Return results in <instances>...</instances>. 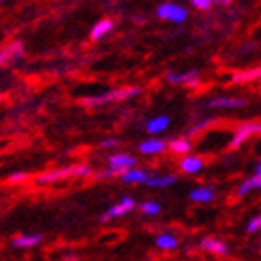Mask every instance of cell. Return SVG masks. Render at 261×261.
Instances as JSON below:
<instances>
[{
  "label": "cell",
  "mask_w": 261,
  "mask_h": 261,
  "mask_svg": "<svg viewBox=\"0 0 261 261\" xmlns=\"http://www.w3.org/2000/svg\"><path fill=\"white\" fill-rule=\"evenodd\" d=\"M92 174V168L86 164H73V166H65V168L50 170L47 174H39L34 181H36V185H49V183H56V181L67 179V177H86Z\"/></svg>",
  "instance_id": "obj_1"
},
{
  "label": "cell",
  "mask_w": 261,
  "mask_h": 261,
  "mask_svg": "<svg viewBox=\"0 0 261 261\" xmlns=\"http://www.w3.org/2000/svg\"><path fill=\"white\" fill-rule=\"evenodd\" d=\"M140 93H142V88H136V86L118 88V90H110V92L101 93V95H92V97L81 99V105H84V107H99V105L127 101V99L136 97V95H140Z\"/></svg>",
  "instance_id": "obj_2"
},
{
  "label": "cell",
  "mask_w": 261,
  "mask_h": 261,
  "mask_svg": "<svg viewBox=\"0 0 261 261\" xmlns=\"http://www.w3.org/2000/svg\"><path fill=\"white\" fill-rule=\"evenodd\" d=\"M157 17L163 19V21L181 24V22H185L189 19V10H187L185 6L175 4V2H163L157 8Z\"/></svg>",
  "instance_id": "obj_3"
},
{
  "label": "cell",
  "mask_w": 261,
  "mask_h": 261,
  "mask_svg": "<svg viewBox=\"0 0 261 261\" xmlns=\"http://www.w3.org/2000/svg\"><path fill=\"white\" fill-rule=\"evenodd\" d=\"M261 130L259 121H245V123H241L237 129H235V135L229 142V147L231 149H239L243 144H245L252 135H257Z\"/></svg>",
  "instance_id": "obj_4"
},
{
  "label": "cell",
  "mask_w": 261,
  "mask_h": 261,
  "mask_svg": "<svg viewBox=\"0 0 261 261\" xmlns=\"http://www.w3.org/2000/svg\"><path fill=\"white\" fill-rule=\"evenodd\" d=\"M166 81L170 84H177V86H189V88H196L200 84V71H185V73H175V71H168L166 73Z\"/></svg>",
  "instance_id": "obj_5"
},
{
  "label": "cell",
  "mask_w": 261,
  "mask_h": 261,
  "mask_svg": "<svg viewBox=\"0 0 261 261\" xmlns=\"http://www.w3.org/2000/svg\"><path fill=\"white\" fill-rule=\"evenodd\" d=\"M203 166H205V161H203V157H198V155H181L179 159V168L183 174L196 175L203 170Z\"/></svg>",
  "instance_id": "obj_6"
},
{
  "label": "cell",
  "mask_w": 261,
  "mask_h": 261,
  "mask_svg": "<svg viewBox=\"0 0 261 261\" xmlns=\"http://www.w3.org/2000/svg\"><path fill=\"white\" fill-rule=\"evenodd\" d=\"M24 56V43L22 41H11L6 49L0 50V65H6L10 62H15Z\"/></svg>",
  "instance_id": "obj_7"
},
{
  "label": "cell",
  "mask_w": 261,
  "mask_h": 261,
  "mask_svg": "<svg viewBox=\"0 0 261 261\" xmlns=\"http://www.w3.org/2000/svg\"><path fill=\"white\" fill-rule=\"evenodd\" d=\"M200 246H201V250L209 252V254H215V256H228L229 254L228 245H226L224 241L217 239V237H205V239H201Z\"/></svg>",
  "instance_id": "obj_8"
},
{
  "label": "cell",
  "mask_w": 261,
  "mask_h": 261,
  "mask_svg": "<svg viewBox=\"0 0 261 261\" xmlns=\"http://www.w3.org/2000/svg\"><path fill=\"white\" fill-rule=\"evenodd\" d=\"M246 99L241 97H224V95H218V97H213L209 101V109H241V107H246Z\"/></svg>",
  "instance_id": "obj_9"
},
{
  "label": "cell",
  "mask_w": 261,
  "mask_h": 261,
  "mask_svg": "<svg viewBox=\"0 0 261 261\" xmlns=\"http://www.w3.org/2000/svg\"><path fill=\"white\" fill-rule=\"evenodd\" d=\"M136 207V201L130 198V196H125V198H121L116 205H112L107 211V217L112 220V218H118V217H123V215H127V213H130L133 209Z\"/></svg>",
  "instance_id": "obj_10"
},
{
  "label": "cell",
  "mask_w": 261,
  "mask_h": 261,
  "mask_svg": "<svg viewBox=\"0 0 261 261\" xmlns=\"http://www.w3.org/2000/svg\"><path fill=\"white\" fill-rule=\"evenodd\" d=\"M138 151L144 155H161L166 151V142L161 138H147L138 144Z\"/></svg>",
  "instance_id": "obj_11"
},
{
  "label": "cell",
  "mask_w": 261,
  "mask_h": 261,
  "mask_svg": "<svg viewBox=\"0 0 261 261\" xmlns=\"http://www.w3.org/2000/svg\"><path fill=\"white\" fill-rule=\"evenodd\" d=\"M259 189H261V164H257L256 174L252 175V177H248L246 181H243V183L239 185V189H237V196L243 198V196H246L248 192L259 191Z\"/></svg>",
  "instance_id": "obj_12"
},
{
  "label": "cell",
  "mask_w": 261,
  "mask_h": 261,
  "mask_svg": "<svg viewBox=\"0 0 261 261\" xmlns=\"http://www.w3.org/2000/svg\"><path fill=\"white\" fill-rule=\"evenodd\" d=\"M112 30H114V21H112V19H101V21H97L92 27L90 38H92L93 41H97V39H103L105 36H109Z\"/></svg>",
  "instance_id": "obj_13"
},
{
  "label": "cell",
  "mask_w": 261,
  "mask_h": 261,
  "mask_svg": "<svg viewBox=\"0 0 261 261\" xmlns=\"http://www.w3.org/2000/svg\"><path fill=\"white\" fill-rule=\"evenodd\" d=\"M166 149H170L172 153L175 155H187V153H191L192 149V142L187 138V136H181V138H174V140H170L166 144Z\"/></svg>",
  "instance_id": "obj_14"
},
{
  "label": "cell",
  "mask_w": 261,
  "mask_h": 261,
  "mask_svg": "<svg viewBox=\"0 0 261 261\" xmlns=\"http://www.w3.org/2000/svg\"><path fill=\"white\" fill-rule=\"evenodd\" d=\"M147 177V174L144 170H138V168H127L125 172H121L120 174V179L121 183H125V185H135V183H144Z\"/></svg>",
  "instance_id": "obj_15"
},
{
  "label": "cell",
  "mask_w": 261,
  "mask_h": 261,
  "mask_svg": "<svg viewBox=\"0 0 261 261\" xmlns=\"http://www.w3.org/2000/svg\"><path fill=\"white\" fill-rule=\"evenodd\" d=\"M174 183H177L175 175H157V177L147 175L146 181H144V185L151 187V189H166V187H172Z\"/></svg>",
  "instance_id": "obj_16"
},
{
  "label": "cell",
  "mask_w": 261,
  "mask_h": 261,
  "mask_svg": "<svg viewBox=\"0 0 261 261\" xmlns=\"http://www.w3.org/2000/svg\"><path fill=\"white\" fill-rule=\"evenodd\" d=\"M261 76V69H245V71H237L233 76H231V84H245V82H254Z\"/></svg>",
  "instance_id": "obj_17"
},
{
  "label": "cell",
  "mask_w": 261,
  "mask_h": 261,
  "mask_svg": "<svg viewBox=\"0 0 261 261\" xmlns=\"http://www.w3.org/2000/svg\"><path fill=\"white\" fill-rule=\"evenodd\" d=\"M41 241H43V235H39V233L17 235L15 239H13V246H15V248H32V246H38Z\"/></svg>",
  "instance_id": "obj_18"
},
{
  "label": "cell",
  "mask_w": 261,
  "mask_h": 261,
  "mask_svg": "<svg viewBox=\"0 0 261 261\" xmlns=\"http://www.w3.org/2000/svg\"><path fill=\"white\" fill-rule=\"evenodd\" d=\"M109 166H118V168H133L136 166V159L130 157L129 153H116L109 157Z\"/></svg>",
  "instance_id": "obj_19"
},
{
  "label": "cell",
  "mask_w": 261,
  "mask_h": 261,
  "mask_svg": "<svg viewBox=\"0 0 261 261\" xmlns=\"http://www.w3.org/2000/svg\"><path fill=\"white\" fill-rule=\"evenodd\" d=\"M155 245L164 252H172L175 250L177 246H179V239L172 233H161L157 235V239H155Z\"/></svg>",
  "instance_id": "obj_20"
},
{
  "label": "cell",
  "mask_w": 261,
  "mask_h": 261,
  "mask_svg": "<svg viewBox=\"0 0 261 261\" xmlns=\"http://www.w3.org/2000/svg\"><path fill=\"white\" fill-rule=\"evenodd\" d=\"M191 200L196 203H211L215 200V191L209 187H196L194 191H191Z\"/></svg>",
  "instance_id": "obj_21"
},
{
  "label": "cell",
  "mask_w": 261,
  "mask_h": 261,
  "mask_svg": "<svg viewBox=\"0 0 261 261\" xmlns=\"http://www.w3.org/2000/svg\"><path fill=\"white\" fill-rule=\"evenodd\" d=\"M170 127V118L168 116H157V118H151V120L147 121V133H151V135H159V133H164V130Z\"/></svg>",
  "instance_id": "obj_22"
},
{
  "label": "cell",
  "mask_w": 261,
  "mask_h": 261,
  "mask_svg": "<svg viewBox=\"0 0 261 261\" xmlns=\"http://www.w3.org/2000/svg\"><path fill=\"white\" fill-rule=\"evenodd\" d=\"M140 211L144 213V215H151V217H155V215H159L161 213V203H157V201H144V203H140Z\"/></svg>",
  "instance_id": "obj_23"
},
{
  "label": "cell",
  "mask_w": 261,
  "mask_h": 261,
  "mask_svg": "<svg viewBox=\"0 0 261 261\" xmlns=\"http://www.w3.org/2000/svg\"><path fill=\"white\" fill-rule=\"evenodd\" d=\"M213 123H215V120H213V118H207V120L200 121V123H198V125L191 127V129L187 130V138H191V136H194V135H200L201 130H203V129H207V127H211Z\"/></svg>",
  "instance_id": "obj_24"
},
{
  "label": "cell",
  "mask_w": 261,
  "mask_h": 261,
  "mask_svg": "<svg viewBox=\"0 0 261 261\" xmlns=\"http://www.w3.org/2000/svg\"><path fill=\"white\" fill-rule=\"evenodd\" d=\"M27 179H28V174H27V172H15V174H11L10 177H8V183L15 185V183H24Z\"/></svg>",
  "instance_id": "obj_25"
},
{
  "label": "cell",
  "mask_w": 261,
  "mask_h": 261,
  "mask_svg": "<svg viewBox=\"0 0 261 261\" xmlns=\"http://www.w3.org/2000/svg\"><path fill=\"white\" fill-rule=\"evenodd\" d=\"M192 6H194L196 10H201V11H207V10H211V6L215 4L213 0H191Z\"/></svg>",
  "instance_id": "obj_26"
},
{
  "label": "cell",
  "mask_w": 261,
  "mask_h": 261,
  "mask_svg": "<svg viewBox=\"0 0 261 261\" xmlns=\"http://www.w3.org/2000/svg\"><path fill=\"white\" fill-rule=\"evenodd\" d=\"M259 228H261V217H259V215H256V217L248 222V226H246V231H248V233H256Z\"/></svg>",
  "instance_id": "obj_27"
},
{
  "label": "cell",
  "mask_w": 261,
  "mask_h": 261,
  "mask_svg": "<svg viewBox=\"0 0 261 261\" xmlns=\"http://www.w3.org/2000/svg\"><path fill=\"white\" fill-rule=\"evenodd\" d=\"M120 144L118 140H103L101 142V147H105V149H110V147H116Z\"/></svg>",
  "instance_id": "obj_28"
},
{
  "label": "cell",
  "mask_w": 261,
  "mask_h": 261,
  "mask_svg": "<svg viewBox=\"0 0 261 261\" xmlns=\"http://www.w3.org/2000/svg\"><path fill=\"white\" fill-rule=\"evenodd\" d=\"M215 4H218V6H228V4H231V0H213Z\"/></svg>",
  "instance_id": "obj_29"
},
{
  "label": "cell",
  "mask_w": 261,
  "mask_h": 261,
  "mask_svg": "<svg viewBox=\"0 0 261 261\" xmlns=\"http://www.w3.org/2000/svg\"><path fill=\"white\" fill-rule=\"evenodd\" d=\"M0 2H6V0H0Z\"/></svg>",
  "instance_id": "obj_30"
}]
</instances>
